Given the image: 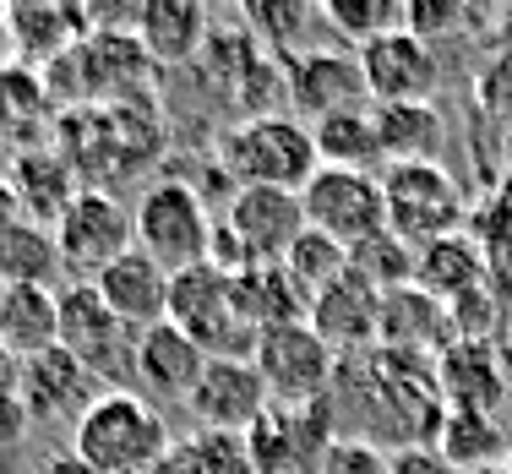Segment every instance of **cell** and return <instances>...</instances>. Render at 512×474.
<instances>
[{"label": "cell", "instance_id": "cell-1", "mask_svg": "<svg viewBox=\"0 0 512 474\" xmlns=\"http://www.w3.org/2000/svg\"><path fill=\"white\" fill-rule=\"evenodd\" d=\"M71 453L93 474H137V469L164 464L175 453V436H169L164 415H158L148 398L104 387L82 409V420L71 425Z\"/></svg>", "mask_w": 512, "mask_h": 474}, {"label": "cell", "instance_id": "cell-2", "mask_svg": "<svg viewBox=\"0 0 512 474\" xmlns=\"http://www.w3.org/2000/svg\"><path fill=\"white\" fill-rule=\"evenodd\" d=\"M218 169L240 186H267V191H306L316 175V142L311 126L284 115H246L218 137Z\"/></svg>", "mask_w": 512, "mask_h": 474}, {"label": "cell", "instance_id": "cell-3", "mask_svg": "<svg viewBox=\"0 0 512 474\" xmlns=\"http://www.w3.org/2000/svg\"><path fill=\"white\" fill-rule=\"evenodd\" d=\"M382 202H387V229L414 251L463 235L474 218L463 180L447 175L442 164H387L382 169Z\"/></svg>", "mask_w": 512, "mask_h": 474}, {"label": "cell", "instance_id": "cell-4", "mask_svg": "<svg viewBox=\"0 0 512 474\" xmlns=\"http://www.w3.org/2000/svg\"><path fill=\"white\" fill-rule=\"evenodd\" d=\"M213 224H218V213L207 208V197L191 186V180H175V175L153 180V186L142 191V202L131 208L137 251H142V257H153L169 278L207 262Z\"/></svg>", "mask_w": 512, "mask_h": 474}, {"label": "cell", "instance_id": "cell-5", "mask_svg": "<svg viewBox=\"0 0 512 474\" xmlns=\"http://www.w3.org/2000/svg\"><path fill=\"white\" fill-rule=\"evenodd\" d=\"M169 322L202 349L207 360H251L256 349V327L240 311L235 278L218 273L213 262L186 267L169 278Z\"/></svg>", "mask_w": 512, "mask_h": 474}, {"label": "cell", "instance_id": "cell-6", "mask_svg": "<svg viewBox=\"0 0 512 474\" xmlns=\"http://www.w3.org/2000/svg\"><path fill=\"white\" fill-rule=\"evenodd\" d=\"M55 344L99 387L131 393V349H137V333L104 306L93 284L55 289Z\"/></svg>", "mask_w": 512, "mask_h": 474}, {"label": "cell", "instance_id": "cell-7", "mask_svg": "<svg viewBox=\"0 0 512 474\" xmlns=\"http://www.w3.org/2000/svg\"><path fill=\"white\" fill-rule=\"evenodd\" d=\"M50 235H55V251H60V273H71V284H93L109 262L137 251L131 213L120 208L109 191H77L71 208L55 218Z\"/></svg>", "mask_w": 512, "mask_h": 474}, {"label": "cell", "instance_id": "cell-8", "mask_svg": "<svg viewBox=\"0 0 512 474\" xmlns=\"http://www.w3.org/2000/svg\"><path fill=\"white\" fill-rule=\"evenodd\" d=\"M251 366L273 404H327L333 398L338 355L311 333V322L267 327L251 349Z\"/></svg>", "mask_w": 512, "mask_h": 474}, {"label": "cell", "instance_id": "cell-9", "mask_svg": "<svg viewBox=\"0 0 512 474\" xmlns=\"http://www.w3.org/2000/svg\"><path fill=\"white\" fill-rule=\"evenodd\" d=\"M333 442V398L327 404H267V415L246 431L256 474H322Z\"/></svg>", "mask_w": 512, "mask_h": 474}, {"label": "cell", "instance_id": "cell-10", "mask_svg": "<svg viewBox=\"0 0 512 474\" xmlns=\"http://www.w3.org/2000/svg\"><path fill=\"white\" fill-rule=\"evenodd\" d=\"M300 208L316 235L338 240L344 251H355L360 240L387 229V202H382V175H360V169H316L300 191Z\"/></svg>", "mask_w": 512, "mask_h": 474}, {"label": "cell", "instance_id": "cell-11", "mask_svg": "<svg viewBox=\"0 0 512 474\" xmlns=\"http://www.w3.org/2000/svg\"><path fill=\"white\" fill-rule=\"evenodd\" d=\"M218 224L235 235V246L246 251L251 267H273L289 257L300 235H306V208H300V191H267V186H240L229 191Z\"/></svg>", "mask_w": 512, "mask_h": 474}, {"label": "cell", "instance_id": "cell-12", "mask_svg": "<svg viewBox=\"0 0 512 474\" xmlns=\"http://www.w3.org/2000/svg\"><path fill=\"white\" fill-rule=\"evenodd\" d=\"M360 77L365 93L376 104H436V88H442V60H436L431 44H420L409 28H393L382 39L360 44Z\"/></svg>", "mask_w": 512, "mask_h": 474}, {"label": "cell", "instance_id": "cell-13", "mask_svg": "<svg viewBox=\"0 0 512 474\" xmlns=\"http://www.w3.org/2000/svg\"><path fill=\"white\" fill-rule=\"evenodd\" d=\"M284 93H289V115L306 120V126L344 115V109H371L355 50H306L284 60Z\"/></svg>", "mask_w": 512, "mask_h": 474}, {"label": "cell", "instance_id": "cell-14", "mask_svg": "<svg viewBox=\"0 0 512 474\" xmlns=\"http://www.w3.org/2000/svg\"><path fill=\"white\" fill-rule=\"evenodd\" d=\"M202 366H207L202 349L175 322H158L148 333H137V349H131V393L148 398L153 409H186Z\"/></svg>", "mask_w": 512, "mask_h": 474}, {"label": "cell", "instance_id": "cell-15", "mask_svg": "<svg viewBox=\"0 0 512 474\" xmlns=\"http://www.w3.org/2000/svg\"><path fill=\"white\" fill-rule=\"evenodd\" d=\"M267 387L256 376L251 360H207L197 387L186 398V415L197 420V431H229V436H246L256 420L267 415Z\"/></svg>", "mask_w": 512, "mask_h": 474}, {"label": "cell", "instance_id": "cell-16", "mask_svg": "<svg viewBox=\"0 0 512 474\" xmlns=\"http://www.w3.org/2000/svg\"><path fill=\"white\" fill-rule=\"evenodd\" d=\"M11 387H17V398H22V409H28L33 425H50V420H71V425H77L82 409L104 393V387L93 382V376L82 371L60 344L39 349V355H28V360H17V382H11Z\"/></svg>", "mask_w": 512, "mask_h": 474}, {"label": "cell", "instance_id": "cell-17", "mask_svg": "<svg viewBox=\"0 0 512 474\" xmlns=\"http://www.w3.org/2000/svg\"><path fill=\"white\" fill-rule=\"evenodd\" d=\"M306 322H311V333L322 338L338 360L365 355V349L382 344V295H376L365 278L344 273L333 289H322V295L311 300Z\"/></svg>", "mask_w": 512, "mask_h": 474}, {"label": "cell", "instance_id": "cell-18", "mask_svg": "<svg viewBox=\"0 0 512 474\" xmlns=\"http://www.w3.org/2000/svg\"><path fill=\"white\" fill-rule=\"evenodd\" d=\"M436 382H442L447 409H469V415H491V420H502V404L512 398V366L485 338H458L436 360Z\"/></svg>", "mask_w": 512, "mask_h": 474}, {"label": "cell", "instance_id": "cell-19", "mask_svg": "<svg viewBox=\"0 0 512 474\" xmlns=\"http://www.w3.org/2000/svg\"><path fill=\"white\" fill-rule=\"evenodd\" d=\"M93 289L131 333H148V327L169 322V273L153 257H142V251H126L120 262H109L93 278Z\"/></svg>", "mask_w": 512, "mask_h": 474}, {"label": "cell", "instance_id": "cell-20", "mask_svg": "<svg viewBox=\"0 0 512 474\" xmlns=\"http://www.w3.org/2000/svg\"><path fill=\"white\" fill-rule=\"evenodd\" d=\"M453 344H458V327L442 300H431L414 284L398 289V295H382V349H398V355H414V360H442Z\"/></svg>", "mask_w": 512, "mask_h": 474}, {"label": "cell", "instance_id": "cell-21", "mask_svg": "<svg viewBox=\"0 0 512 474\" xmlns=\"http://www.w3.org/2000/svg\"><path fill=\"white\" fill-rule=\"evenodd\" d=\"M207 28H213V17L197 0H148V6H137L131 33L153 66H186V60H202Z\"/></svg>", "mask_w": 512, "mask_h": 474}, {"label": "cell", "instance_id": "cell-22", "mask_svg": "<svg viewBox=\"0 0 512 474\" xmlns=\"http://www.w3.org/2000/svg\"><path fill=\"white\" fill-rule=\"evenodd\" d=\"M371 126L382 164H442L447 115L436 104H376Z\"/></svg>", "mask_w": 512, "mask_h": 474}, {"label": "cell", "instance_id": "cell-23", "mask_svg": "<svg viewBox=\"0 0 512 474\" xmlns=\"http://www.w3.org/2000/svg\"><path fill=\"white\" fill-rule=\"evenodd\" d=\"M485 284H491V267H485L474 235L436 240V246H425L420 262H414V289H425V295L442 300V306H458V300L480 295Z\"/></svg>", "mask_w": 512, "mask_h": 474}, {"label": "cell", "instance_id": "cell-24", "mask_svg": "<svg viewBox=\"0 0 512 474\" xmlns=\"http://www.w3.org/2000/svg\"><path fill=\"white\" fill-rule=\"evenodd\" d=\"M436 453L463 474H480L507 464L512 453V431L491 415H469V409H447V420L436 425Z\"/></svg>", "mask_w": 512, "mask_h": 474}, {"label": "cell", "instance_id": "cell-25", "mask_svg": "<svg viewBox=\"0 0 512 474\" xmlns=\"http://www.w3.org/2000/svg\"><path fill=\"white\" fill-rule=\"evenodd\" d=\"M11 169H17V175H6V186H11V197H17V213H28V224H39V229H55V218L71 208V197H77V186H71V175L55 164V153L28 148Z\"/></svg>", "mask_w": 512, "mask_h": 474}, {"label": "cell", "instance_id": "cell-26", "mask_svg": "<svg viewBox=\"0 0 512 474\" xmlns=\"http://www.w3.org/2000/svg\"><path fill=\"white\" fill-rule=\"evenodd\" d=\"M235 295H240V311H246V322L256 327V338H262L267 327H289V322H306V316H311L306 289H300L295 278L284 273V262L240 273V278H235Z\"/></svg>", "mask_w": 512, "mask_h": 474}, {"label": "cell", "instance_id": "cell-27", "mask_svg": "<svg viewBox=\"0 0 512 474\" xmlns=\"http://www.w3.org/2000/svg\"><path fill=\"white\" fill-rule=\"evenodd\" d=\"M55 344V289L0 284V349L11 360H28Z\"/></svg>", "mask_w": 512, "mask_h": 474}, {"label": "cell", "instance_id": "cell-28", "mask_svg": "<svg viewBox=\"0 0 512 474\" xmlns=\"http://www.w3.org/2000/svg\"><path fill=\"white\" fill-rule=\"evenodd\" d=\"M316 142V164L327 169H360V175H382V148H376V126L371 109H344V115H327L311 126Z\"/></svg>", "mask_w": 512, "mask_h": 474}, {"label": "cell", "instance_id": "cell-29", "mask_svg": "<svg viewBox=\"0 0 512 474\" xmlns=\"http://www.w3.org/2000/svg\"><path fill=\"white\" fill-rule=\"evenodd\" d=\"M316 22L322 17H316V6H306V0H251V6H240V28L267 55H284V60L306 55V33Z\"/></svg>", "mask_w": 512, "mask_h": 474}, {"label": "cell", "instance_id": "cell-30", "mask_svg": "<svg viewBox=\"0 0 512 474\" xmlns=\"http://www.w3.org/2000/svg\"><path fill=\"white\" fill-rule=\"evenodd\" d=\"M60 273V251H55V235L28 218L0 235V284H22V289H50V278Z\"/></svg>", "mask_w": 512, "mask_h": 474}, {"label": "cell", "instance_id": "cell-31", "mask_svg": "<svg viewBox=\"0 0 512 474\" xmlns=\"http://www.w3.org/2000/svg\"><path fill=\"white\" fill-rule=\"evenodd\" d=\"M414 262H420V251L404 246L393 229H382V235L360 240V246L349 251V273L365 278L376 295H398V289H409L414 284Z\"/></svg>", "mask_w": 512, "mask_h": 474}, {"label": "cell", "instance_id": "cell-32", "mask_svg": "<svg viewBox=\"0 0 512 474\" xmlns=\"http://www.w3.org/2000/svg\"><path fill=\"white\" fill-rule=\"evenodd\" d=\"M316 17H322V28L338 33L349 50H360V44L404 28V6H398V0H322Z\"/></svg>", "mask_w": 512, "mask_h": 474}, {"label": "cell", "instance_id": "cell-33", "mask_svg": "<svg viewBox=\"0 0 512 474\" xmlns=\"http://www.w3.org/2000/svg\"><path fill=\"white\" fill-rule=\"evenodd\" d=\"M169 464H175V474H256L246 436H229V431L180 436L175 453H169Z\"/></svg>", "mask_w": 512, "mask_h": 474}, {"label": "cell", "instance_id": "cell-34", "mask_svg": "<svg viewBox=\"0 0 512 474\" xmlns=\"http://www.w3.org/2000/svg\"><path fill=\"white\" fill-rule=\"evenodd\" d=\"M284 273L295 278L300 289H306V300H316L322 289H333L338 278L349 273V251L338 246V240H327V235H316V229H306V235L289 246Z\"/></svg>", "mask_w": 512, "mask_h": 474}, {"label": "cell", "instance_id": "cell-35", "mask_svg": "<svg viewBox=\"0 0 512 474\" xmlns=\"http://www.w3.org/2000/svg\"><path fill=\"white\" fill-rule=\"evenodd\" d=\"M469 229H474V246H480L485 267H491V284L507 295L512 289V197L507 191L485 202V208L469 218Z\"/></svg>", "mask_w": 512, "mask_h": 474}, {"label": "cell", "instance_id": "cell-36", "mask_svg": "<svg viewBox=\"0 0 512 474\" xmlns=\"http://www.w3.org/2000/svg\"><path fill=\"white\" fill-rule=\"evenodd\" d=\"M6 115H11V126H22V131H33L44 115H50V88H39V77H33V66H0V126H6Z\"/></svg>", "mask_w": 512, "mask_h": 474}, {"label": "cell", "instance_id": "cell-37", "mask_svg": "<svg viewBox=\"0 0 512 474\" xmlns=\"http://www.w3.org/2000/svg\"><path fill=\"white\" fill-rule=\"evenodd\" d=\"M463 22H469V11H463L458 0H409L404 6V28L420 44H431V50L447 39V33H463Z\"/></svg>", "mask_w": 512, "mask_h": 474}, {"label": "cell", "instance_id": "cell-38", "mask_svg": "<svg viewBox=\"0 0 512 474\" xmlns=\"http://www.w3.org/2000/svg\"><path fill=\"white\" fill-rule=\"evenodd\" d=\"M322 474H387V453L371 442H360V436H338V442L327 447Z\"/></svg>", "mask_w": 512, "mask_h": 474}, {"label": "cell", "instance_id": "cell-39", "mask_svg": "<svg viewBox=\"0 0 512 474\" xmlns=\"http://www.w3.org/2000/svg\"><path fill=\"white\" fill-rule=\"evenodd\" d=\"M387 474H463V469L447 464L436 453V442H420V447H393L387 453Z\"/></svg>", "mask_w": 512, "mask_h": 474}, {"label": "cell", "instance_id": "cell-40", "mask_svg": "<svg viewBox=\"0 0 512 474\" xmlns=\"http://www.w3.org/2000/svg\"><path fill=\"white\" fill-rule=\"evenodd\" d=\"M28 409H22L17 387H0V447L6 442H22V431H28Z\"/></svg>", "mask_w": 512, "mask_h": 474}, {"label": "cell", "instance_id": "cell-41", "mask_svg": "<svg viewBox=\"0 0 512 474\" xmlns=\"http://www.w3.org/2000/svg\"><path fill=\"white\" fill-rule=\"evenodd\" d=\"M33 474H93V469L82 464V458L71 453V447H66V453H44V458H39V469H33Z\"/></svg>", "mask_w": 512, "mask_h": 474}, {"label": "cell", "instance_id": "cell-42", "mask_svg": "<svg viewBox=\"0 0 512 474\" xmlns=\"http://www.w3.org/2000/svg\"><path fill=\"white\" fill-rule=\"evenodd\" d=\"M137 474H175V464L164 458V464H153V469H137Z\"/></svg>", "mask_w": 512, "mask_h": 474}, {"label": "cell", "instance_id": "cell-43", "mask_svg": "<svg viewBox=\"0 0 512 474\" xmlns=\"http://www.w3.org/2000/svg\"><path fill=\"white\" fill-rule=\"evenodd\" d=\"M480 474H512V464H496V469H480Z\"/></svg>", "mask_w": 512, "mask_h": 474}, {"label": "cell", "instance_id": "cell-44", "mask_svg": "<svg viewBox=\"0 0 512 474\" xmlns=\"http://www.w3.org/2000/svg\"><path fill=\"white\" fill-rule=\"evenodd\" d=\"M0 186H6V169H0Z\"/></svg>", "mask_w": 512, "mask_h": 474}, {"label": "cell", "instance_id": "cell-45", "mask_svg": "<svg viewBox=\"0 0 512 474\" xmlns=\"http://www.w3.org/2000/svg\"><path fill=\"white\" fill-rule=\"evenodd\" d=\"M507 464H512V453H507Z\"/></svg>", "mask_w": 512, "mask_h": 474}]
</instances>
